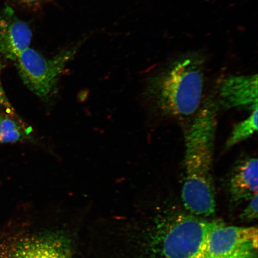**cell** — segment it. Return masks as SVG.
Wrapping results in <instances>:
<instances>
[{"instance_id":"obj_1","label":"cell","mask_w":258,"mask_h":258,"mask_svg":"<svg viewBox=\"0 0 258 258\" xmlns=\"http://www.w3.org/2000/svg\"><path fill=\"white\" fill-rule=\"evenodd\" d=\"M218 106L212 99L201 105L185 135V177L182 199L194 215L209 217L215 211L214 165Z\"/></svg>"},{"instance_id":"obj_2","label":"cell","mask_w":258,"mask_h":258,"mask_svg":"<svg viewBox=\"0 0 258 258\" xmlns=\"http://www.w3.org/2000/svg\"><path fill=\"white\" fill-rule=\"evenodd\" d=\"M204 66L201 58L189 56L175 61L148 81L145 97L164 117L185 119L201 107Z\"/></svg>"},{"instance_id":"obj_3","label":"cell","mask_w":258,"mask_h":258,"mask_svg":"<svg viewBox=\"0 0 258 258\" xmlns=\"http://www.w3.org/2000/svg\"><path fill=\"white\" fill-rule=\"evenodd\" d=\"M221 223L195 216L174 219L160 235L159 258H199L210 233Z\"/></svg>"},{"instance_id":"obj_4","label":"cell","mask_w":258,"mask_h":258,"mask_svg":"<svg viewBox=\"0 0 258 258\" xmlns=\"http://www.w3.org/2000/svg\"><path fill=\"white\" fill-rule=\"evenodd\" d=\"M76 53V48H72L47 57L29 47L14 62L28 88L43 101H48L53 96L64 68Z\"/></svg>"},{"instance_id":"obj_5","label":"cell","mask_w":258,"mask_h":258,"mask_svg":"<svg viewBox=\"0 0 258 258\" xmlns=\"http://www.w3.org/2000/svg\"><path fill=\"white\" fill-rule=\"evenodd\" d=\"M256 227L227 226L221 223L210 233L199 258H256Z\"/></svg>"},{"instance_id":"obj_6","label":"cell","mask_w":258,"mask_h":258,"mask_svg":"<svg viewBox=\"0 0 258 258\" xmlns=\"http://www.w3.org/2000/svg\"><path fill=\"white\" fill-rule=\"evenodd\" d=\"M0 258H73L72 248L59 234L20 235L0 243Z\"/></svg>"},{"instance_id":"obj_7","label":"cell","mask_w":258,"mask_h":258,"mask_svg":"<svg viewBox=\"0 0 258 258\" xmlns=\"http://www.w3.org/2000/svg\"><path fill=\"white\" fill-rule=\"evenodd\" d=\"M219 103L226 109L257 108V75L229 76L219 83Z\"/></svg>"},{"instance_id":"obj_8","label":"cell","mask_w":258,"mask_h":258,"mask_svg":"<svg viewBox=\"0 0 258 258\" xmlns=\"http://www.w3.org/2000/svg\"><path fill=\"white\" fill-rule=\"evenodd\" d=\"M32 33L29 26L19 20L10 8L0 16V53L15 61L22 51L30 47Z\"/></svg>"},{"instance_id":"obj_9","label":"cell","mask_w":258,"mask_h":258,"mask_svg":"<svg viewBox=\"0 0 258 258\" xmlns=\"http://www.w3.org/2000/svg\"><path fill=\"white\" fill-rule=\"evenodd\" d=\"M257 159L248 157L235 164L229 180V190L235 201H247L257 194Z\"/></svg>"},{"instance_id":"obj_10","label":"cell","mask_w":258,"mask_h":258,"mask_svg":"<svg viewBox=\"0 0 258 258\" xmlns=\"http://www.w3.org/2000/svg\"><path fill=\"white\" fill-rule=\"evenodd\" d=\"M32 129L25 126L11 115H0V143L31 141Z\"/></svg>"},{"instance_id":"obj_11","label":"cell","mask_w":258,"mask_h":258,"mask_svg":"<svg viewBox=\"0 0 258 258\" xmlns=\"http://www.w3.org/2000/svg\"><path fill=\"white\" fill-rule=\"evenodd\" d=\"M257 108L254 109L249 117L235 125L230 137L226 141V149H230L256 133L257 131Z\"/></svg>"},{"instance_id":"obj_12","label":"cell","mask_w":258,"mask_h":258,"mask_svg":"<svg viewBox=\"0 0 258 258\" xmlns=\"http://www.w3.org/2000/svg\"><path fill=\"white\" fill-rule=\"evenodd\" d=\"M250 202L246 209L244 210L241 217L244 220L248 221L254 220L257 216V194L249 200Z\"/></svg>"},{"instance_id":"obj_13","label":"cell","mask_w":258,"mask_h":258,"mask_svg":"<svg viewBox=\"0 0 258 258\" xmlns=\"http://www.w3.org/2000/svg\"><path fill=\"white\" fill-rule=\"evenodd\" d=\"M2 69V64L1 58H0V76H1ZM0 106H3L6 109L8 114L12 116L15 115V109L10 103L7 96H6L5 90L3 88L1 77H0Z\"/></svg>"},{"instance_id":"obj_14","label":"cell","mask_w":258,"mask_h":258,"mask_svg":"<svg viewBox=\"0 0 258 258\" xmlns=\"http://www.w3.org/2000/svg\"><path fill=\"white\" fill-rule=\"evenodd\" d=\"M19 1L24 3L25 4L34 6L43 4V3L48 2V0H19Z\"/></svg>"},{"instance_id":"obj_15","label":"cell","mask_w":258,"mask_h":258,"mask_svg":"<svg viewBox=\"0 0 258 258\" xmlns=\"http://www.w3.org/2000/svg\"></svg>"}]
</instances>
